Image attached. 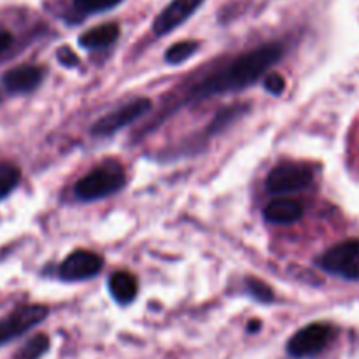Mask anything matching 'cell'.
I'll use <instances>...</instances> for the list:
<instances>
[{
    "instance_id": "cell-1",
    "label": "cell",
    "mask_w": 359,
    "mask_h": 359,
    "mask_svg": "<svg viewBox=\"0 0 359 359\" xmlns=\"http://www.w3.org/2000/svg\"><path fill=\"white\" fill-rule=\"evenodd\" d=\"M283 55L284 46L280 42H270V44H263L259 48L251 49V51L237 56V58L230 60L221 69L207 74L203 79L189 86L174 104L161 109L163 112L154 121L153 128L160 125V121L165 116L168 118L172 112L179 111V107L198 104V102L212 98L216 95L235 93V91H242L245 88L252 86L256 81H259L269 72L270 67H273L283 58Z\"/></svg>"
},
{
    "instance_id": "cell-2",
    "label": "cell",
    "mask_w": 359,
    "mask_h": 359,
    "mask_svg": "<svg viewBox=\"0 0 359 359\" xmlns=\"http://www.w3.org/2000/svg\"><path fill=\"white\" fill-rule=\"evenodd\" d=\"M126 186V170L119 161L107 160L95 167L74 186V196L81 202H95L116 195Z\"/></svg>"
},
{
    "instance_id": "cell-3",
    "label": "cell",
    "mask_w": 359,
    "mask_h": 359,
    "mask_svg": "<svg viewBox=\"0 0 359 359\" xmlns=\"http://www.w3.org/2000/svg\"><path fill=\"white\" fill-rule=\"evenodd\" d=\"M314 181V168L304 161H283L266 175V189L273 195H287L305 189Z\"/></svg>"
},
{
    "instance_id": "cell-4",
    "label": "cell",
    "mask_w": 359,
    "mask_h": 359,
    "mask_svg": "<svg viewBox=\"0 0 359 359\" xmlns=\"http://www.w3.org/2000/svg\"><path fill=\"white\" fill-rule=\"evenodd\" d=\"M318 266L332 276L359 283V238L344 241L330 248L318 259Z\"/></svg>"
},
{
    "instance_id": "cell-5",
    "label": "cell",
    "mask_w": 359,
    "mask_h": 359,
    "mask_svg": "<svg viewBox=\"0 0 359 359\" xmlns=\"http://www.w3.org/2000/svg\"><path fill=\"white\" fill-rule=\"evenodd\" d=\"M333 335H335V330H333L332 325H326V323H312V325L298 330L287 340L286 351L294 359L314 358L328 347Z\"/></svg>"
},
{
    "instance_id": "cell-6",
    "label": "cell",
    "mask_w": 359,
    "mask_h": 359,
    "mask_svg": "<svg viewBox=\"0 0 359 359\" xmlns=\"http://www.w3.org/2000/svg\"><path fill=\"white\" fill-rule=\"evenodd\" d=\"M151 107H153V102H151L149 98H135V100L128 102V104L121 105V107L114 109V111L107 112V114L102 116L100 119H97V121L93 123V126H91V135H114L116 132H119V130H123L125 126L132 125L133 121L142 118L144 114H147V112L151 111Z\"/></svg>"
},
{
    "instance_id": "cell-7",
    "label": "cell",
    "mask_w": 359,
    "mask_h": 359,
    "mask_svg": "<svg viewBox=\"0 0 359 359\" xmlns=\"http://www.w3.org/2000/svg\"><path fill=\"white\" fill-rule=\"evenodd\" d=\"M49 316L46 305H21L11 314L0 318V347L20 339Z\"/></svg>"
},
{
    "instance_id": "cell-8",
    "label": "cell",
    "mask_w": 359,
    "mask_h": 359,
    "mask_svg": "<svg viewBox=\"0 0 359 359\" xmlns=\"http://www.w3.org/2000/svg\"><path fill=\"white\" fill-rule=\"evenodd\" d=\"M102 269H104V259L100 255L86 249H77L63 259L58 269V276L67 283H79L98 276Z\"/></svg>"
},
{
    "instance_id": "cell-9",
    "label": "cell",
    "mask_w": 359,
    "mask_h": 359,
    "mask_svg": "<svg viewBox=\"0 0 359 359\" xmlns=\"http://www.w3.org/2000/svg\"><path fill=\"white\" fill-rule=\"evenodd\" d=\"M205 0H172L154 20L153 32L156 37L170 34L189 20Z\"/></svg>"
},
{
    "instance_id": "cell-10",
    "label": "cell",
    "mask_w": 359,
    "mask_h": 359,
    "mask_svg": "<svg viewBox=\"0 0 359 359\" xmlns=\"http://www.w3.org/2000/svg\"><path fill=\"white\" fill-rule=\"evenodd\" d=\"M44 69L39 65H18L2 74L4 90L9 95H27L41 86Z\"/></svg>"
},
{
    "instance_id": "cell-11",
    "label": "cell",
    "mask_w": 359,
    "mask_h": 359,
    "mask_svg": "<svg viewBox=\"0 0 359 359\" xmlns=\"http://www.w3.org/2000/svg\"><path fill=\"white\" fill-rule=\"evenodd\" d=\"M304 216V205L294 198L272 200L263 209V217L270 224H293Z\"/></svg>"
},
{
    "instance_id": "cell-12",
    "label": "cell",
    "mask_w": 359,
    "mask_h": 359,
    "mask_svg": "<svg viewBox=\"0 0 359 359\" xmlns=\"http://www.w3.org/2000/svg\"><path fill=\"white\" fill-rule=\"evenodd\" d=\"M109 293L114 298L116 304L119 305H130L137 298L139 293V283L133 273L126 272V270H119L109 277Z\"/></svg>"
},
{
    "instance_id": "cell-13",
    "label": "cell",
    "mask_w": 359,
    "mask_h": 359,
    "mask_svg": "<svg viewBox=\"0 0 359 359\" xmlns=\"http://www.w3.org/2000/svg\"><path fill=\"white\" fill-rule=\"evenodd\" d=\"M119 37L118 23H104L90 28L79 37V46L84 49H104L114 44Z\"/></svg>"
},
{
    "instance_id": "cell-14",
    "label": "cell",
    "mask_w": 359,
    "mask_h": 359,
    "mask_svg": "<svg viewBox=\"0 0 359 359\" xmlns=\"http://www.w3.org/2000/svg\"><path fill=\"white\" fill-rule=\"evenodd\" d=\"M200 44L196 41H181L172 44L170 48L165 51V62L168 65H181L186 60L191 58L196 51H198Z\"/></svg>"
},
{
    "instance_id": "cell-15",
    "label": "cell",
    "mask_w": 359,
    "mask_h": 359,
    "mask_svg": "<svg viewBox=\"0 0 359 359\" xmlns=\"http://www.w3.org/2000/svg\"><path fill=\"white\" fill-rule=\"evenodd\" d=\"M20 179L21 172L16 165L6 163V161L0 163V202H2L4 198H7V196L18 188Z\"/></svg>"
},
{
    "instance_id": "cell-16",
    "label": "cell",
    "mask_w": 359,
    "mask_h": 359,
    "mask_svg": "<svg viewBox=\"0 0 359 359\" xmlns=\"http://www.w3.org/2000/svg\"><path fill=\"white\" fill-rule=\"evenodd\" d=\"M49 351V337L44 333L32 337L16 353L14 359H41Z\"/></svg>"
},
{
    "instance_id": "cell-17",
    "label": "cell",
    "mask_w": 359,
    "mask_h": 359,
    "mask_svg": "<svg viewBox=\"0 0 359 359\" xmlns=\"http://www.w3.org/2000/svg\"><path fill=\"white\" fill-rule=\"evenodd\" d=\"M123 0H72V9L79 16H90V14L104 13V11L112 9Z\"/></svg>"
},
{
    "instance_id": "cell-18",
    "label": "cell",
    "mask_w": 359,
    "mask_h": 359,
    "mask_svg": "<svg viewBox=\"0 0 359 359\" xmlns=\"http://www.w3.org/2000/svg\"><path fill=\"white\" fill-rule=\"evenodd\" d=\"M245 293L255 298V300L262 302V304H272L276 300V294H273L272 287L263 283V280L256 279V277L245 279Z\"/></svg>"
},
{
    "instance_id": "cell-19",
    "label": "cell",
    "mask_w": 359,
    "mask_h": 359,
    "mask_svg": "<svg viewBox=\"0 0 359 359\" xmlns=\"http://www.w3.org/2000/svg\"><path fill=\"white\" fill-rule=\"evenodd\" d=\"M263 88H265L270 95L279 97V95H283L284 90H286V79H284L280 74L270 72L263 77Z\"/></svg>"
},
{
    "instance_id": "cell-20",
    "label": "cell",
    "mask_w": 359,
    "mask_h": 359,
    "mask_svg": "<svg viewBox=\"0 0 359 359\" xmlns=\"http://www.w3.org/2000/svg\"><path fill=\"white\" fill-rule=\"evenodd\" d=\"M56 55H58V62L62 63V65L69 67V69H72V67L79 65V58H77V55L72 51V49L60 48Z\"/></svg>"
},
{
    "instance_id": "cell-21",
    "label": "cell",
    "mask_w": 359,
    "mask_h": 359,
    "mask_svg": "<svg viewBox=\"0 0 359 359\" xmlns=\"http://www.w3.org/2000/svg\"><path fill=\"white\" fill-rule=\"evenodd\" d=\"M13 34L7 30H0V55H2L4 51H7V49L11 48V44H13Z\"/></svg>"
},
{
    "instance_id": "cell-22",
    "label": "cell",
    "mask_w": 359,
    "mask_h": 359,
    "mask_svg": "<svg viewBox=\"0 0 359 359\" xmlns=\"http://www.w3.org/2000/svg\"><path fill=\"white\" fill-rule=\"evenodd\" d=\"M259 330H262V323L256 321V319L248 325V332L249 333H256V332H259Z\"/></svg>"
}]
</instances>
